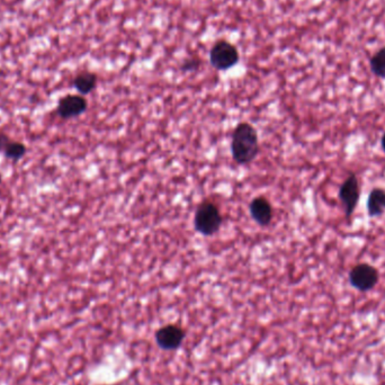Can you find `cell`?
Wrapping results in <instances>:
<instances>
[{
	"label": "cell",
	"mask_w": 385,
	"mask_h": 385,
	"mask_svg": "<svg viewBox=\"0 0 385 385\" xmlns=\"http://www.w3.org/2000/svg\"><path fill=\"white\" fill-rule=\"evenodd\" d=\"M260 153V139L256 128L247 122L235 126L231 137L233 162L240 166L252 164Z\"/></svg>",
	"instance_id": "cell-1"
},
{
	"label": "cell",
	"mask_w": 385,
	"mask_h": 385,
	"mask_svg": "<svg viewBox=\"0 0 385 385\" xmlns=\"http://www.w3.org/2000/svg\"><path fill=\"white\" fill-rule=\"evenodd\" d=\"M223 223V216L219 206L211 200H204L197 206L194 214V229L204 237L219 233Z\"/></svg>",
	"instance_id": "cell-2"
},
{
	"label": "cell",
	"mask_w": 385,
	"mask_h": 385,
	"mask_svg": "<svg viewBox=\"0 0 385 385\" xmlns=\"http://www.w3.org/2000/svg\"><path fill=\"white\" fill-rule=\"evenodd\" d=\"M240 53L233 43L218 40L210 50V63L218 72H227L238 65Z\"/></svg>",
	"instance_id": "cell-3"
},
{
	"label": "cell",
	"mask_w": 385,
	"mask_h": 385,
	"mask_svg": "<svg viewBox=\"0 0 385 385\" xmlns=\"http://www.w3.org/2000/svg\"><path fill=\"white\" fill-rule=\"evenodd\" d=\"M380 274L374 266L367 262H361L350 272V283L354 289L361 292H369L376 286Z\"/></svg>",
	"instance_id": "cell-4"
},
{
	"label": "cell",
	"mask_w": 385,
	"mask_h": 385,
	"mask_svg": "<svg viewBox=\"0 0 385 385\" xmlns=\"http://www.w3.org/2000/svg\"><path fill=\"white\" fill-rule=\"evenodd\" d=\"M339 200L344 206L345 216L347 219L352 218L357 206L359 196H361V189L358 183L357 176L354 172H350L348 177L345 179L344 183L339 189Z\"/></svg>",
	"instance_id": "cell-5"
},
{
	"label": "cell",
	"mask_w": 385,
	"mask_h": 385,
	"mask_svg": "<svg viewBox=\"0 0 385 385\" xmlns=\"http://www.w3.org/2000/svg\"><path fill=\"white\" fill-rule=\"evenodd\" d=\"M87 108L88 101L85 96L67 95L59 101L55 112L62 120H70L84 114Z\"/></svg>",
	"instance_id": "cell-6"
},
{
	"label": "cell",
	"mask_w": 385,
	"mask_h": 385,
	"mask_svg": "<svg viewBox=\"0 0 385 385\" xmlns=\"http://www.w3.org/2000/svg\"><path fill=\"white\" fill-rule=\"evenodd\" d=\"M185 331L176 325H164L156 333V342L164 350H177L183 344Z\"/></svg>",
	"instance_id": "cell-7"
},
{
	"label": "cell",
	"mask_w": 385,
	"mask_h": 385,
	"mask_svg": "<svg viewBox=\"0 0 385 385\" xmlns=\"http://www.w3.org/2000/svg\"><path fill=\"white\" fill-rule=\"evenodd\" d=\"M249 213L258 225L267 227L273 220V206L266 197L257 196L249 204Z\"/></svg>",
	"instance_id": "cell-8"
},
{
	"label": "cell",
	"mask_w": 385,
	"mask_h": 385,
	"mask_svg": "<svg viewBox=\"0 0 385 385\" xmlns=\"http://www.w3.org/2000/svg\"><path fill=\"white\" fill-rule=\"evenodd\" d=\"M0 152L3 153L6 159L17 162L24 158L28 152V147L21 141H15L7 134L0 131Z\"/></svg>",
	"instance_id": "cell-9"
},
{
	"label": "cell",
	"mask_w": 385,
	"mask_h": 385,
	"mask_svg": "<svg viewBox=\"0 0 385 385\" xmlns=\"http://www.w3.org/2000/svg\"><path fill=\"white\" fill-rule=\"evenodd\" d=\"M367 213L371 218L385 213V189L380 187L372 189L367 199Z\"/></svg>",
	"instance_id": "cell-10"
},
{
	"label": "cell",
	"mask_w": 385,
	"mask_h": 385,
	"mask_svg": "<svg viewBox=\"0 0 385 385\" xmlns=\"http://www.w3.org/2000/svg\"><path fill=\"white\" fill-rule=\"evenodd\" d=\"M99 77L94 72H82L77 74L74 79V87L79 95L86 96L95 91Z\"/></svg>",
	"instance_id": "cell-11"
},
{
	"label": "cell",
	"mask_w": 385,
	"mask_h": 385,
	"mask_svg": "<svg viewBox=\"0 0 385 385\" xmlns=\"http://www.w3.org/2000/svg\"><path fill=\"white\" fill-rule=\"evenodd\" d=\"M369 69L377 78L385 80V47L377 50L369 59Z\"/></svg>",
	"instance_id": "cell-12"
},
{
	"label": "cell",
	"mask_w": 385,
	"mask_h": 385,
	"mask_svg": "<svg viewBox=\"0 0 385 385\" xmlns=\"http://www.w3.org/2000/svg\"><path fill=\"white\" fill-rule=\"evenodd\" d=\"M200 60L196 57H189L182 63L181 70L183 72H195V70L200 68Z\"/></svg>",
	"instance_id": "cell-13"
},
{
	"label": "cell",
	"mask_w": 385,
	"mask_h": 385,
	"mask_svg": "<svg viewBox=\"0 0 385 385\" xmlns=\"http://www.w3.org/2000/svg\"><path fill=\"white\" fill-rule=\"evenodd\" d=\"M381 147H382L383 151L385 153V133L382 135V139H381Z\"/></svg>",
	"instance_id": "cell-14"
}]
</instances>
